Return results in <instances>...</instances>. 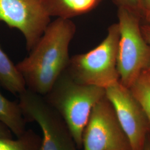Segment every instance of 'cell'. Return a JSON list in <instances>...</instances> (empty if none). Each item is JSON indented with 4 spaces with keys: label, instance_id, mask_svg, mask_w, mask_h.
<instances>
[{
    "label": "cell",
    "instance_id": "cell-1",
    "mask_svg": "<svg viewBox=\"0 0 150 150\" xmlns=\"http://www.w3.org/2000/svg\"><path fill=\"white\" fill-rule=\"evenodd\" d=\"M76 29L71 19L50 22L29 56L16 64L27 88L43 96L51 90L67 67Z\"/></svg>",
    "mask_w": 150,
    "mask_h": 150
},
{
    "label": "cell",
    "instance_id": "cell-2",
    "mask_svg": "<svg viewBox=\"0 0 150 150\" xmlns=\"http://www.w3.org/2000/svg\"><path fill=\"white\" fill-rule=\"evenodd\" d=\"M105 96V88L79 83L64 71L44 97L64 120L77 147L81 149L91 111Z\"/></svg>",
    "mask_w": 150,
    "mask_h": 150
},
{
    "label": "cell",
    "instance_id": "cell-3",
    "mask_svg": "<svg viewBox=\"0 0 150 150\" xmlns=\"http://www.w3.org/2000/svg\"><path fill=\"white\" fill-rule=\"evenodd\" d=\"M118 24L108 29L105 38L85 54L70 57L64 71L76 82L106 89L120 81L117 70Z\"/></svg>",
    "mask_w": 150,
    "mask_h": 150
},
{
    "label": "cell",
    "instance_id": "cell-4",
    "mask_svg": "<svg viewBox=\"0 0 150 150\" xmlns=\"http://www.w3.org/2000/svg\"><path fill=\"white\" fill-rule=\"evenodd\" d=\"M119 39L117 70L120 82L129 88L150 61V47L141 30V17L123 7H118Z\"/></svg>",
    "mask_w": 150,
    "mask_h": 150
},
{
    "label": "cell",
    "instance_id": "cell-5",
    "mask_svg": "<svg viewBox=\"0 0 150 150\" xmlns=\"http://www.w3.org/2000/svg\"><path fill=\"white\" fill-rule=\"evenodd\" d=\"M18 96L26 121L36 122L42 131L40 150H78L64 120L44 96L28 88Z\"/></svg>",
    "mask_w": 150,
    "mask_h": 150
},
{
    "label": "cell",
    "instance_id": "cell-6",
    "mask_svg": "<svg viewBox=\"0 0 150 150\" xmlns=\"http://www.w3.org/2000/svg\"><path fill=\"white\" fill-rule=\"evenodd\" d=\"M83 150H131L129 139L106 96L91 111L82 136Z\"/></svg>",
    "mask_w": 150,
    "mask_h": 150
},
{
    "label": "cell",
    "instance_id": "cell-7",
    "mask_svg": "<svg viewBox=\"0 0 150 150\" xmlns=\"http://www.w3.org/2000/svg\"><path fill=\"white\" fill-rule=\"evenodd\" d=\"M105 96L113 106L131 150H142L150 125L129 88L119 81L105 89Z\"/></svg>",
    "mask_w": 150,
    "mask_h": 150
},
{
    "label": "cell",
    "instance_id": "cell-8",
    "mask_svg": "<svg viewBox=\"0 0 150 150\" xmlns=\"http://www.w3.org/2000/svg\"><path fill=\"white\" fill-rule=\"evenodd\" d=\"M21 32L30 52L50 22L41 0H0V22Z\"/></svg>",
    "mask_w": 150,
    "mask_h": 150
},
{
    "label": "cell",
    "instance_id": "cell-9",
    "mask_svg": "<svg viewBox=\"0 0 150 150\" xmlns=\"http://www.w3.org/2000/svg\"><path fill=\"white\" fill-rule=\"evenodd\" d=\"M102 0H41L50 17L71 19L90 12Z\"/></svg>",
    "mask_w": 150,
    "mask_h": 150
},
{
    "label": "cell",
    "instance_id": "cell-10",
    "mask_svg": "<svg viewBox=\"0 0 150 150\" xmlns=\"http://www.w3.org/2000/svg\"><path fill=\"white\" fill-rule=\"evenodd\" d=\"M26 122L18 103L8 100L0 91V122L18 137L26 131Z\"/></svg>",
    "mask_w": 150,
    "mask_h": 150
},
{
    "label": "cell",
    "instance_id": "cell-11",
    "mask_svg": "<svg viewBox=\"0 0 150 150\" xmlns=\"http://www.w3.org/2000/svg\"><path fill=\"white\" fill-rule=\"evenodd\" d=\"M0 84L14 95H19L27 87L21 74L0 47Z\"/></svg>",
    "mask_w": 150,
    "mask_h": 150
},
{
    "label": "cell",
    "instance_id": "cell-12",
    "mask_svg": "<svg viewBox=\"0 0 150 150\" xmlns=\"http://www.w3.org/2000/svg\"><path fill=\"white\" fill-rule=\"evenodd\" d=\"M129 90L144 110L150 127V72L143 71Z\"/></svg>",
    "mask_w": 150,
    "mask_h": 150
},
{
    "label": "cell",
    "instance_id": "cell-13",
    "mask_svg": "<svg viewBox=\"0 0 150 150\" xmlns=\"http://www.w3.org/2000/svg\"><path fill=\"white\" fill-rule=\"evenodd\" d=\"M41 138L32 130H26L17 139L0 137V150H40Z\"/></svg>",
    "mask_w": 150,
    "mask_h": 150
},
{
    "label": "cell",
    "instance_id": "cell-14",
    "mask_svg": "<svg viewBox=\"0 0 150 150\" xmlns=\"http://www.w3.org/2000/svg\"><path fill=\"white\" fill-rule=\"evenodd\" d=\"M118 7H123L143 18V0H113Z\"/></svg>",
    "mask_w": 150,
    "mask_h": 150
},
{
    "label": "cell",
    "instance_id": "cell-15",
    "mask_svg": "<svg viewBox=\"0 0 150 150\" xmlns=\"http://www.w3.org/2000/svg\"><path fill=\"white\" fill-rule=\"evenodd\" d=\"M141 30L146 41L150 47V23L141 25ZM146 70L150 72V61Z\"/></svg>",
    "mask_w": 150,
    "mask_h": 150
},
{
    "label": "cell",
    "instance_id": "cell-16",
    "mask_svg": "<svg viewBox=\"0 0 150 150\" xmlns=\"http://www.w3.org/2000/svg\"><path fill=\"white\" fill-rule=\"evenodd\" d=\"M143 18L147 22L150 20V0H143Z\"/></svg>",
    "mask_w": 150,
    "mask_h": 150
},
{
    "label": "cell",
    "instance_id": "cell-17",
    "mask_svg": "<svg viewBox=\"0 0 150 150\" xmlns=\"http://www.w3.org/2000/svg\"><path fill=\"white\" fill-rule=\"evenodd\" d=\"M12 133L5 125L0 122V137L12 138Z\"/></svg>",
    "mask_w": 150,
    "mask_h": 150
},
{
    "label": "cell",
    "instance_id": "cell-18",
    "mask_svg": "<svg viewBox=\"0 0 150 150\" xmlns=\"http://www.w3.org/2000/svg\"><path fill=\"white\" fill-rule=\"evenodd\" d=\"M142 150H150V139L147 138Z\"/></svg>",
    "mask_w": 150,
    "mask_h": 150
},
{
    "label": "cell",
    "instance_id": "cell-19",
    "mask_svg": "<svg viewBox=\"0 0 150 150\" xmlns=\"http://www.w3.org/2000/svg\"><path fill=\"white\" fill-rule=\"evenodd\" d=\"M147 22H149V23H150V20H149V21Z\"/></svg>",
    "mask_w": 150,
    "mask_h": 150
}]
</instances>
